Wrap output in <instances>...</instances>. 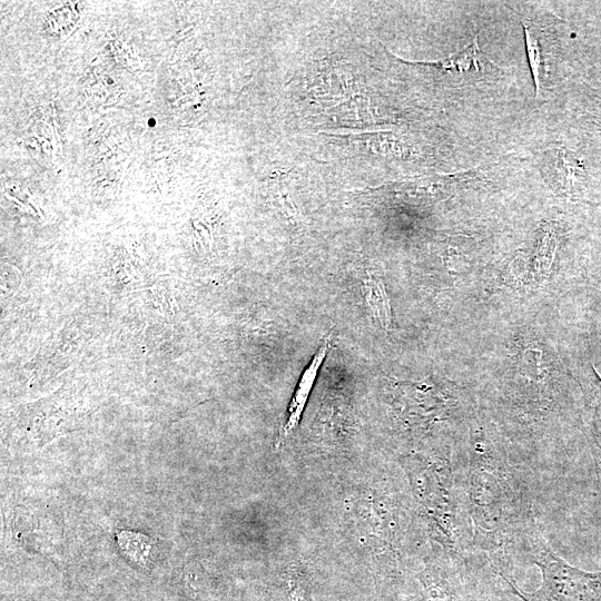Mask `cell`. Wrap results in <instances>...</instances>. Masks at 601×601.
I'll use <instances>...</instances> for the list:
<instances>
[{
    "label": "cell",
    "mask_w": 601,
    "mask_h": 601,
    "mask_svg": "<svg viewBox=\"0 0 601 601\" xmlns=\"http://www.w3.org/2000/svg\"><path fill=\"white\" fill-rule=\"evenodd\" d=\"M462 500L471 524V546L487 554L505 580L515 551L538 529L523 472L490 439L471 436Z\"/></svg>",
    "instance_id": "obj_1"
},
{
    "label": "cell",
    "mask_w": 601,
    "mask_h": 601,
    "mask_svg": "<svg viewBox=\"0 0 601 601\" xmlns=\"http://www.w3.org/2000/svg\"><path fill=\"white\" fill-rule=\"evenodd\" d=\"M523 551L542 572L541 587L522 592L514 583L511 591L523 601H601V571L578 569L558 556L535 529L526 539Z\"/></svg>",
    "instance_id": "obj_2"
},
{
    "label": "cell",
    "mask_w": 601,
    "mask_h": 601,
    "mask_svg": "<svg viewBox=\"0 0 601 601\" xmlns=\"http://www.w3.org/2000/svg\"><path fill=\"white\" fill-rule=\"evenodd\" d=\"M462 560L454 570L426 581L425 589L417 601H476L474 582Z\"/></svg>",
    "instance_id": "obj_3"
},
{
    "label": "cell",
    "mask_w": 601,
    "mask_h": 601,
    "mask_svg": "<svg viewBox=\"0 0 601 601\" xmlns=\"http://www.w3.org/2000/svg\"><path fill=\"white\" fill-rule=\"evenodd\" d=\"M333 335H327L321 343L318 349L313 356L311 363L303 372L292 401L288 405L287 418L283 426L280 433V442L292 433L302 418V414L306 406L308 396L314 386L315 380L318 375L319 368L323 364L324 358L327 356L329 349L332 348Z\"/></svg>",
    "instance_id": "obj_4"
},
{
    "label": "cell",
    "mask_w": 601,
    "mask_h": 601,
    "mask_svg": "<svg viewBox=\"0 0 601 601\" xmlns=\"http://www.w3.org/2000/svg\"><path fill=\"white\" fill-rule=\"evenodd\" d=\"M116 542L120 553L131 563L140 568H147L155 541L141 533L130 530H121L116 533Z\"/></svg>",
    "instance_id": "obj_5"
},
{
    "label": "cell",
    "mask_w": 601,
    "mask_h": 601,
    "mask_svg": "<svg viewBox=\"0 0 601 601\" xmlns=\"http://www.w3.org/2000/svg\"><path fill=\"white\" fill-rule=\"evenodd\" d=\"M365 298L371 309L372 316L380 323V325L390 329L392 315L391 306L385 286L381 278L368 274L365 284Z\"/></svg>",
    "instance_id": "obj_6"
},
{
    "label": "cell",
    "mask_w": 601,
    "mask_h": 601,
    "mask_svg": "<svg viewBox=\"0 0 601 601\" xmlns=\"http://www.w3.org/2000/svg\"><path fill=\"white\" fill-rule=\"evenodd\" d=\"M592 372L595 377L598 396L592 403V412L589 424V437L597 474L598 490L601 494V375L593 365Z\"/></svg>",
    "instance_id": "obj_7"
},
{
    "label": "cell",
    "mask_w": 601,
    "mask_h": 601,
    "mask_svg": "<svg viewBox=\"0 0 601 601\" xmlns=\"http://www.w3.org/2000/svg\"><path fill=\"white\" fill-rule=\"evenodd\" d=\"M482 58L484 57L480 50L477 37L475 36L472 42L465 45L463 48L451 53L439 62L442 63L444 70L466 72L479 70Z\"/></svg>",
    "instance_id": "obj_8"
},
{
    "label": "cell",
    "mask_w": 601,
    "mask_h": 601,
    "mask_svg": "<svg viewBox=\"0 0 601 601\" xmlns=\"http://www.w3.org/2000/svg\"><path fill=\"white\" fill-rule=\"evenodd\" d=\"M522 26L524 30L528 59L534 80L535 95L539 96L542 89L544 69L542 49L534 28L530 27L524 20H522Z\"/></svg>",
    "instance_id": "obj_9"
}]
</instances>
